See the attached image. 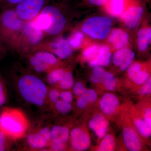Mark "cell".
Listing matches in <instances>:
<instances>
[{
    "label": "cell",
    "mask_w": 151,
    "mask_h": 151,
    "mask_svg": "<svg viewBox=\"0 0 151 151\" xmlns=\"http://www.w3.org/2000/svg\"><path fill=\"white\" fill-rule=\"evenodd\" d=\"M26 22L19 17L14 7L2 9L0 13V42L8 51L17 52Z\"/></svg>",
    "instance_id": "obj_1"
},
{
    "label": "cell",
    "mask_w": 151,
    "mask_h": 151,
    "mask_svg": "<svg viewBox=\"0 0 151 151\" xmlns=\"http://www.w3.org/2000/svg\"><path fill=\"white\" fill-rule=\"evenodd\" d=\"M19 92L27 103L37 106L45 104L48 94L46 85L40 78L29 72H24L17 81Z\"/></svg>",
    "instance_id": "obj_2"
},
{
    "label": "cell",
    "mask_w": 151,
    "mask_h": 151,
    "mask_svg": "<svg viewBox=\"0 0 151 151\" xmlns=\"http://www.w3.org/2000/svg\"><path fill=\"white\" fill-rule=\"evenodd\" d=\"M33 20L47 37L59 34L64 29L66 23L65 16L50 0Z\"/></svg>",
    "instance_id": "obj_3"
},
{
    "label": "cell",
    "mask_w": 151,
    "mask_h": 151,
    "mask_svg": "<svg viewBox=\"0 0 151 151\" xmlns=\"http://www.w3.org/2000/svg\"><path fill=\"white\" fill-rule=\"evenodd\" d=\"M27 127L25 117L16 109L5 108L0 114V129L9 138L21 137L26 131Z\"/></svg>",
    "instance_id": "obj_4"
},
{
    "label": "cell",
    "mask_w": 151,
    "mask_h": 151,
    "mask_svg": "<svg viewBox=\"0 0 151 151\" xmlns=\"http://www.w3.org/2000/svg\"><path fill=\"white\" fill-rule=\"evenodd\" d=\"M46 35L32 19L26 22L20 39L17 52L29 53L33 49L45 39Z\"/></svg>",
    "instance_id": "obj_5"
},
{
    "label": "cell",
    "mask_w": 151,
    "mask_h": 151,
    "mask_svg": "<svg viewBox=\"0 0 151 151\" xmlns=\"http://www.w3.org/2000/svg\"><path fill=\"white\" fill-rule=\"evenodd\" d=\"M111 20L104 17H95L86 21L82 29L91 37L97 39H104L108 36L111 30Z\"/></svg>",
    "instance_id": "obj_6"
},
{
    "label": "cell",
    "mask_w": 151,
    "mask_h": 151,
    "mask_svg": "<svg viewBox=\"0 0 151 151\" xmlns=\"http://www.w3.org/2000/svg\"><path fill=\"white\" fill-rule=\"evenodd\" d=\"M45 50L52 52L61 59H65L72 54V47L68 40L60 37L55 40L49 41L45 39L43 42L33 49L29 52Z\"/></svg>",
    "instance_id": "obj_7"
},
{
    "label": "cell",
    "mask_w": 151,
    "mask_h": 151,
    "mask_svg": "<svg viewBox=\"0 0 151 151\" xmlns=\"http://www.w3.org/2000/svg\"><path fill=\"white\" fill-rule=\"evenodd\" d=\"M49 0H24L14 7L19 17L25 22L37 17Z\"/></svg>",
    "instance_id": "obj_8"
},
{
    "label": "cell",
    "mask_w": 151,
    "mask_h": 151,
    "mask_svg": "<svg viewBox=\"0 0 151 151\" xmlns=\"http://www.w3.org/2000/svg\"><path fill=\"white\" fill-rule=\"evenodd\" d=\"M70 142L72 147L76 150H85L90 146L89 135L78 128L73 129L70 132Z\"/></svg>",
    "instance_id": "obj_9"
},
{
    "label": "cell",
    "mask_w": 151,
    "mask_h": 151,
    "mask_svg": "<svg viewBox=\"0 0 151 151\" xmlns=\"http://www.w3.org/2000/svg\"><path fill=\"white\" fill-rule=\"evenodd\" d=\"M143 13L142 7L132 6L124 13L122 19L127 27L129 28H134L139 24Z\"/></svg>",
    "instance_id": "obj_10"
},
{
    "label": "cell",
    "mask_w": 151,
    "mask_h": 151,
    "mask_svg": "<svg viewBox=\"0 0 151 151\" xmlns=\"http://www.w3.org/2000/svg\"><path fill=\"white\" fill-rule=\"evenodd\" d=\"M135 57V54L128 48L122 49L113 55V62L123 71L128 68Z\"/></svg>",
    "instance_id": "obj_11"
},
{
    "label": "cell",
    "mask_w": 151,
    "mask_h": 151,
    "mask_svg": "<svg viewBox=\"0 0 151 151\" xmlns=\"http://www.w3.org/2000/svg\"><path fill=\"white\" fill-rule=\"evenodd\" d=\"M89 127L97 137L101 138L103 137L106 134L109 127V123L104 116L101 114H97L89 122Z\"/></svg>",
    "instance_id": "obj_12"
},
{
    "label": "cell",
    "mask_w": 151,
    "mask_h": 151,
    "mask_svg": "<svg viewBox=\"0 0 151 151\" xmlns=\"http://www.w3.org/2000/svg\"><path fill=\"white\" fill-rule=\"evenodd\" d=\"M123 138L127 148L131 151H139L141 144L134 131L131 128H126L123 132Z\"/></svg>",
    "instance_id": "obj_13"
},
{
    "label": "cell",
    "mask_w": 151,
    "mask_h": 151,
    "mask_svg": "<svg viewBox=\"0 0 151 151\" xmlns=\"http://www.w3.org/2000/svg\"><path fill=\"white\" fill-rule=\"evenodd\" d=\"M129 36L127 33L121 29H113L109 36V40L115 48L122 49L127 45Z\"/></svg>",
    "instance_id": "obj_14"
},
{
    "label": "cell",
    "mask_w": 151,
    "mask_h": 151,
    "mask_svg": "<svg viewBox=\"0 0 151 151\" xmlns=\"http://www.w3.org/2000/svg\"><path fill=\"white\" fill-rule=\"evenodd\" d=\"M112 57L110 48L107 46L100 47L99 52L95 58L91 60L89 65L91 67L107 66L109 65Z\"/></svg>",
    "instance_id": "obj_15"
},
{
    "label": "cell",
    "mask_w": 151,
    "mask_h": 151,
    "mask_svg": "<svg viewBox=\"0 0 151 151\" xmlns=\"http://www.w3.org/2000/svg\"><path fill=\"white\" fill-rule=\"evenodd\" d=\"M119 105L117 97L111 94H105L100 102V105L104 113L107 114H112Z\"/></svg>",
    "instance_id": "obj_16"
},
{
    "label": "cell",
    "mask_w": 151,
    "mask_h": 151,
    "mask_svg": "<svg viewBox=\"0 0 151 151\" xmlns=\"http://www.w3.org/2000/svg\"><path fill=\"white\" fill-rule=\"evenodd\" d=\"M50 141L65 143L69 137V130L67 127L55 126L51 130Z\"/></svg>",
    "instance_id": "obj_17"
},
{
    "label": "cell",
    "mask_w": 151,
    "mask_h": 151,
    "mask_svg": "<svg viewBox=\"0 0 151 151\" xmlns=\"http://www.w3.org/2000/svg\"><path fill=\"white\" fill-rule=\"evenodd\" d=\"M42 63L53 67L58 62V60L55 55L50 52L45 50H38L31 52Z\"/></svg>",
    "instance_id": "obj_18"
},
{
    "label": "cell",
    "mask_w": 151,
    "mask_h": 151,
    "mask_svg": "<svg viewBox=\"0 0 151 151\" xmlns=\"http://www.w3.org/2000/svg\"><path fill=\"white\" fill-rule=\"evenodd\" d=\"M27 142L29 145L34 149H43L49 145L38 133H32L27 136Z\"/></svg>",
    "instance_id": "obj_19"
},
{
    "label": "cell",
    "mask_w": 151,
    "mask_h": 151,
    "mask_svg": "<svg viewBox=\"0 0 151 151\" xmlns=\"http://www.w3.org/2000/svg\"><path fill=\"white\" fill-rule=\"evenodd\" d=\"M150 28H143L138 32V47L140 50L145 51L148 46L151 40Z\"/></svg>",
    "instance_id": "obj_20"
},
{
    "label": "cell",
    "mask_w": 151,
    "mask_h": 151,
    "mask_svg": "<svg viewBox=\"0 0 151 151\" xmlns=\"http://www.w3.org/2000/svg\"><path fill=\"white\" fill-rule=\"evenodd\" d=\"M108 7L111 13L118 16L123 12L125 0H107Z\"/></svg>",
    "instance_id": "obj_21"
},
{
    "label": "cell",
    "mask_w": 151,
    "mask_h": 151,
    "mask_svg": "<svg viewBox=\"0 0 151 151\" xmlns=\"http://www.w3.org/2000/svg\"><path fill=\"white\" fill-rule=\"evenodd\" d=\"M65 73V70L61 68L50 70L47 73V79L49 84L53 85L59 82Z\"/></svg>",
    "instance_id": "obj_22"
},
{
    "label": "cell",
    "mask_w": 151,
    "mask_h": 151,
    "mask_svg": "<svg viewBox=\"0 0 151 151\" xmlns=\"http://www.w3.org/2000/svg\"><path fill=\"white\" fill-rule=\"evenodd\" d=\"M114 147V140L113 136L111 135H107L101 141L98 151H113Z\"/></svg>",
    "instance_id": "obj_23"
},
{
    "label": "cell",
    "mask_w": 151,
    "mask_h": 151,
    "mask_svg": "<svg viewBox=\"0 0 151 151\" xmlns=\"http://www.w3.org/2000/svg\"><path fill=\"white\" fill-rule=\"evenodd\" d=\"M102 81L105 87L110 91H113L116 88V80L111 73L105 72Z\"/></svg>",
    "instance_id": "obj_24"
},
{
    "label": "cell",
    "mask_w": 151,
    "mask_h": 151,
    "mask_svg": "<svg viewBox=\"0 0 151 151\" xmlns=\"http://www.w3.org/2000/svg\"><path fill=\"white\" fill-rule=\"evenodd\" d=\"M135 123L137 129L143 136L148 137L151 136V128L147 125L145 121L141 119H137Z\"/></svg>",
    "instance_id": "obj_25"
},
{
    "label": "cell",
    "mask_w": 151,
    "mask_h": 151,
    "mask_svg": "<svg viewBox=\"0 0 151 151\" xmlns=\"http://www.w3.org/2000/svg\"><path fill=\"white\" fill-rule=\"evenodd\" d=\"M73 79L72 73L65 72L62 79L59 81L60 86L63 89H69L73 86Z\"/></svg>",
    "instance_id": "obj_26"
},
{
    "label": "cell",
    "mask_w": 151,
    "mask_h": 151,
    "mask_svg": "<svg viewBox=\"0 0 151 151\" xmlns=\"http://www.w3.org/2000/svg\"><path fill=\"white\" fill-rule=\"evenodd\" d=\"M105 72V70L102 68L100 66H96L93 70L90 76V80L94 83H99L102 81Z\"/></svg>",
    "instance_id": "obj_27"
},
{
    "label": "cell",
    "mask_w": 151,
    "mask_h": 151,
    "mask_svg": "<svg viewBox=\"0 0 151 151\" xmlns=\"http://www.w3.org/2000/svg\"><path fill=\"white\" fill-rule=\"evenodd\" d=\"M100 48V46L97 45H93L89 47L83 52L84 58L88 60H92L98 54Z\"/></svg>",
    "instance_id": "obj_28"
},
{
    "label": "cell",
    "mask_w": 151,
    "mask_h": 151,
    "mask_svg": "<svg viewBox=\"0 0 151 151\" xmlns=\"http://www.w3.org/2000/svg\"><path fill=\"white\" fill-rule=\"evenodd\" d=\"M4 78L0 73V107L4 106L7 101V92Z\"/></svg>",
    "instance_id": "obj_29"
},
{
    "label": "cell",
    "mask_w": 151,
    "mask_h": 151,
    "mask_svg": "<svg viewBox=\"0 0 151 151\" xmlns=\"http://www.w3.org/2000/svg\"><path fill=\"white\" fill-rule=\"evenodd\" d=\"M55 105L57 111L62 114L68 113L71 109L70 103H66L61 100H58L55 103Z\"/></svg>",
    "instance_id": "obj_30"
},
{
    "label": "cell",
    "mask_w": 151,
    "mask_h": 151,
    "mask_svg": "<svg viewBox=\"0 0 151 151\" xmlns=\"http://www.w3.org/2000/svg\"><path fill=\"white\" fill-rule=\"evenodd\" d=\"M84 37V35L82 32H78L70 38L68 42L70 46L73 48H77L81 45V41Z\"/></svg>",
    "instance_id": "obj_31"
},
{
    "label": "cell",
    "mask_w": 151,
    "mask_h": 151,
    "mask_svg": "<svg viewBox=\"0 0 151 151\" xmlns=\"http://www.w3.org/2000/svg\"><path fill=\"white\" fill-rule=\"evenodd\" d=\"M87 103H93L96 101L97 98V94L94 90L92 89L85 90V92L81 95Z\"/></svg>",
    "instance_id": "obj_32"
},
{
    "label": "cell",
    "mask_w": 151,
    "mask_h": 151,
    "mask_svg": "<svg viewBox=\"0 0 151 151\" xmlns=\"http://www.w3.org/2000/svg\"><path fill=\"white\" fill-rule=\"evenodd\" d=\"M24 0H0V6L2 9L14 7Z\"/></svg>",
    "instance_id": "obj_33"
},
{
    "label": "cell",
    "mask_w": 151,
    "mask_h": 151,
    "mask_svg": "<svg viewBox=\"0 0 151 151\" xmlns=\"http://www.w3.org/2000/svg\"><path fill=\"white\" fill-rule=\"evenodd\" d=\"M148 78V73L145 71L141 70L133 80L136 84L140 85L146 82Z\"/></svg>",
    "instance_id": "obj_34"
},
{
    "label": "cell",
    "mask_w": 151,
    "mask_h": 151,
    "mask_svg": "<svg viewBox=\"0 0 151 151\" xmlns=\"http://www.w3.org/2000/svg\"><path fill=\"white\" fill-rule=\"evenodd\" d=\"M9 138L0 129V151L6 150L8 147V138Z\"/></svg>",
    "instance_id": "obj_35"
},
{
    "label": "cell",
    "mask_w": 151,
    "mask_h": 151,
    "mask_svg": "<svg viewBox=\"0 0 151 151\" xmlns=\"http://www.w3.org/2000/svg\"><path fill=\"white\" fill-rule=\"evenodd\" d=\"M52 68L50 65L43 63H41L40 64L36 65L34 67H32V68L35 72H37V73H45V72L47 73L49 71L51 70Z\"/></svg>",
    "instance_id": "obj_36"
},
{
    "label": "cell",
    "mask_w": 151,
    "mask_h": 151,
    "mask_svg": "<svg viewBox=\"0 0 151 151\" xmlns=\"http://www.w3.org/2000/svg\"><path fill=\"white\" fill-rule=\"evenodd\" d=\"M141 66L139 63H136L131 66L128 70V74L130 78L134 80L138 73L140 71Z\"/></svg>",
    "instance_id": "obj_37"
},
{
    "label": "cell",
    "mask_w": 151,
    "mask_h": 151,
    "mask_svg": "<svg viewBox=\"0 0 151 151\" xmlns=\"http://www.w3.org/2000/svg\"><path fill=\"white\" fill-rule=\"evenodd\" d=\"M51 130L48 127H45L38 132L39 134L49 144L51 140Z\"/></svg>",
    "instance_id": "obj_38"
},
{
    "label": "cell",
    "mask_w": 151,
    "mask_h": 151,
    "mask_svg": "<svg viewBox=\"0 0 151 151\" xmlns=\"http://www.w3.org/2000/svg\"><path fill=\"white\" fill-rule=\"evenodd\" d=\"M47 96L52 103L55 104L59 100L60 93L56 89H51L49 92H48Z\"/></svg>",
    "instance_id": "obj_39"
},
{
    "label": "cell",
    "mask_w": 151,
    "mask_h": 151,
    "mask_svg": "<svg viewBox=\"0 0 151 151\" xmlns=\"http://www.w3.org/2000/svg\"><path fill=\"white\" fill-rule=\"evenodd\" d=\"M51 150L54 151H63L65 150V143L50 141V142Z\"/></svg>",
    "instance_id": "obj_40"
},
{
    "label": "cell",
    "mask_w": 151,
    "mask_h": 151,
    "mask_svg": "<svg viewBox=\"0 0 151 151\" xmlns=\"http://www.w3.org/2000/svg\"><path fill=\"white\" fill-rule=\"evenodd\" d=\"M60 98L61 100L70 103L73 100L72 94L69 91H64L60 93Z\"/></svg>",
    "instance_id": "obj_41"
},
{
    "label": "cell",
    "mask_w": 151,
    "mask_h": 151,
    "mask_svg": "<svg viewBox=\"0 0 151 151\" xmlns=\"http://www.w3.org/2000/svg\"><path fill=\"white\" fill-rule=\"evenodd\" d=\"M85 90L86 89L83 84L80 82H77L73 88V92L74 94L79 96H81L83 94Z\"/></svg>",
    "instance_id": "obj_42"
},
{
    "label": "cell",
    "mask_w": 151,
    "mask_h": 151,
    "mask_svg": "<svg viewBox=\"0 0 151 151\" xmlns=\"http://www.w3.org/2000/svg\"><path fill=\"white\" fill-rule=\"evenodd\" d=\"M145 84L143 86L141 89L140 92L141 94H150L151 92V78H149L147 80Z\"/></svg>",
    "instance_id": "obj_43"
},
{
    "label": "cell",
    "mask_w": 151,
    "mask_h": 151,
    "mask_svg": "<svg viewBox=\"0 0 151 151\" xmlns=\"http://www.w3.org/2000/svg\"><path fill=\"white\" fill-rule=\"evenodd\" d=\"M151 110L150 109H147L146 110L145 113L144 119H145V122L147 125L149 126L150 128H151Z\"/></svg>",
    "instance_id": "obj_44"
},
{
    "label": "cell",
    "mask_w": 151,
    "mask_h": 151,
    "mask_svg": "<svg viewBox=\"0 0 151 151\" xmlns=\"http://www.w3.org/2000/svg\"><path fill=\"white\" fill-rule=\"evenodd\" d=\"M87 104L88 103L86 102V100H84V98L82 96H80L77 100V106L78 108L81 109H83L86 107Z\"/></svg>",
    "instance_id": "obj_45"
},
{
    "label": "cell",
    "mask_w": 151,
    "mask_h": 151,
    "mask_svg": "<svg viewBox=\"0 0 151 151\" xmlns=\"http://www.w3.org/2000/svg\"><path fill=\"white\" fill-rule=\"evenodd\" d=\"M89 2L92 4L97 6L105 5L107 3V0H89Z\"/></svg>",
    "instance_id": "obj_46"
},
{
    "label": "cell",
    "mask_w": 151,
    "mask_h": 151,
    "mask_svg": "<svg viewBox=\"0 0 151 151\" xmlns=\"http://www.w3.org/2000/svg\"><path fill=\"white\" fill-rule=\"evenodd\" d=\"M7 50L0 42V60L4 58L7 53Z\"/></svg>",
    "instance_id": "obj_47"
}]
</instances>
